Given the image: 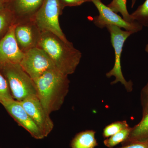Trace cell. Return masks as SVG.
Listing matches in <instances>:
<instances>
[{"label":"cell","mask_w":148,"mask_h":148,"mask_svg":"<svg viewBox=\"0 0 148 148\" xmlns=\"http://www.w3.org/2000/svg\"><path fill=\"white\" fill-rule=\"evenodd\" d=\"M106 28L110 33L111 42L114 48L115 53L114 64L113 68L106 74V77L110 78L113 76L115 79L111 84L114 85L120 82L124 86L127 92H130L133 90V83L131 80L127 81L123 77L121 66V56L123 48L125 41L133 32L121 29V28L114 25H109Z\"/></svg>","instance_id":"obj_5"},{"label":"cell","mask_w":148,"mask_h":148,"mask_svg":"<svg viewBox=\"0 0 148 148\" xmlns=\"http://www.w3.org/2000/svg\"><path fill=\"white\" fill-rule=\"evenodd\" d=\"M127 0H112L108 6L115 13L121 14L123 18L127 22L133 23V21L131 15L129 14L126 7Z\"/></svg>","instance_id":"obj_17"},{"label":"cell","mask_w":148,"mask_h":148,"mask_svg":"<svg viewBox=\"0 0 148 148\" xmlns=\"http://www.w3.org/2000/svg\"><path fill=\"white\" fill-rule=\"evenodd\" d=\"M2 106L14 120L27 130L32 137L37 140L45 138L20 102L13 99L3 103Z\"/></svg>","instance_id":"obj_9"},{"label":"cell","mask_w":148,"mask_h":148,"mask_svg":"<svg viewBox=\"0 0 148 148\" xmlns=\"http://www.w3.org/2000/svg\"><path fill=\"white\" fill-rule=\"evenodd\" d=\"M64 8L65 6H76L84 3L90 2L89 0H61Z\"/></svg>","instance_id":"obj_22"},{"label":"cell","mask_w":148,"mask_h":148,"mask_svg":"<svg viewBox=\"0 0 148 148\" xmlns=\"http://www.w3.org/2000/svg\"><path fill=\"white\" fill-rule=\"evenodd\" d=\"M13 99L7 80L3 75L0 73V103L2 105Z\"/></svg>","instance_id":"obj_20"},{"label":"cell","mask_w":148,"mask_h":148,"mask_svg":"<svg viewBox=\"0 0 148 148\" xmlns=\"http://www.w3.org/2000/svg\"><path fill=\"white\" fill-rule=\"evenodd\" d=\"M5 0H0V11L4 9Z\"/></svg>","instance_id":"obj_24"},{"label":"cell","mask_w":148,"mask_h":148,"mask_svg":"<svg viewBox=\"0 0 148 148\" xmlns=\"http://www.w3.org/2000/svg\"><path fill=\"white\" fill-rule=\"evenodd\" d=\"M63 9L61 0H44L32 19L41 32H50L68 42L59 24Z\"/></svg>","instance_id":"obj_4"},{"label":"cell","mask_w":148,"mask_h":148,"mask_svg":"<svg viewBox=\"0 0 148 148\" xmlns=\"http://www.w3.org/2000/svg\"><path fill=\"white\" fill-rule=\"evenodd\" d=\"M147 148H148V143H147Z\"/></svg>","instance_id":"obj_27"},{"label":"cell","mask_w":148,"mask_h":148,"mask_svg":"<svg viewBox=\"0 0 148 148\" xmlns=\"http://www.w3.org/2000/svg\"><path fill=\"white\" fill-rule=\"evenodd\" d=\"M137 1V0H132V5H131V7H133V6L135 5V3H136V1Z\"/></svg>","instance_id":"obj_25"},{"label":"cell","mask_w":148,"mask_h":148,"mask_svg":"<svg viewBox=\"0 0 148 148\" xmlns=\"http://www.w3.org/2000/svg\"><path fill=\"white\" fill-rule=\"evenodd\" d=\"M15 24V18L12 12L4 9L0 11V38L4 36L10 28Z\"/></svg>","instance_id":"obj_15"},{"label":"cell","mask_w":148,"mask_h":148,"mask_svg":"<svg viewBox=\"0 0 148 148\" xmlns=\"http://www.w3.org/2000/svg\"><path fill=\"white\" fill-rule=\"evenodd\" d=\"M95 133L93 130H86L77 133L71 142V148H95L98 145Z\"/></svg>","instance_id":"obj_14"},{"label":"cell","mask_w":148,"mask_h":148,"mask_svg":"<svg viewBox=\"0 0 148 148\" xmlns=\"http://www.w3.org/2000/svg\"><path fill=\"white\" fill-rule=\"evenodd\" d=\"M15 24L9 29L0 40V66L8 64H20L24 53L18 47L14 34Z\"/></svg>","instance_id":"obj_11"},{"label":"cell","mask_w":148,"mask_h":148,"mask_svg":"<svg viewBox=\"0 0 148 148\" xmlns=\"http://www.w3.org/2000/svg\"><path fill=\"white\" fill-rule=\"evenodd\" d=\"M33 80L37 96L48 113L50 114L61 108L69 92L68 75L54 69Z\"/></svg>","instance_id":"obj_2"},{"label":"cell","mask_w":148,"mask_h":148,"mask_svg":"<svg viewBox=\"0 0 148 148\" xmlns=\"http://www.w3.org/2000/svg\"><path fill=\"white\" fill-rule=\"evenodd\" d=\"M145 50L146 52L148 53V44H147V45H146L145 49Z\"/></svg>","instance_id":"obj_26"},{"label":"cell","mask_w":148,"mask_h":148,"mask_svg":"<svg viewBox=\"0 0 148 148\" xmlns=\"http://www.w3.org/2000/svg\"><path fill=\"white\" fill-rule=\"evenodd\" d=\"M44 0H12L15 24L32 19Z\"/></svg>","instance_id":"obj_12"},{"label":"cell","mask_w":148,"mask_h":148,"mask_svg":"<svg viewBox=\"0 0 148 148\" xmlns=\"http://www.w3.org/2000/svg\"><path fill=\"white\" fill-rule=\"evenodd\" d=\"M19 102L45 137H47L53 130L54 125L50 114L43 107L38 96H31Z\"/></svg>","instance_id":"obj_8"},{"label":"cell","mask_w":148,"mask_h":148,"mask_svg":"<svg viewBox=\"0 0 148 148\" xmlns=\"http://www.w3.org/2000/svg\"><path fill=\"white\" fill-rule=\"evenodd\" d=\"M132 127H127L121 130L104 141L105 145L109 148H113L119 144L124 142L128 138Z\"/></svg>","instance_id":"obj_18"},{"label":"cell","mask_w":148,"mask_h":148,"mask_svg":"<svg viewBox=\"0 0 148 148\" xmlns=\"http://www.w3.org/2000/svg\"><path fill=\"white\" fill-rule=\"evenodd\" d=\"M89 1L94 4L99 12V15L93 18V23L96 27L103 29L109 25H114L134 33H138L143 29V26L136 21L129 23L125 21L108 6L103 4L101 0Z\"/></svg>","instance_id":"obj_7"},{"label":"cell","mask_w":148,"mask_h":148,"mask_svg":"<svg viewBox=\"0 0 148 148\" xmlns=\"http://www.w3.org/2000/svg\"><path fill=\"white\" fill-rule=\"evenodd\" d=\"M41 32L33 19L15 24L14 34L19 48L23 52L38 47Z\"/></svg>","instance_id":"obj_10"},{"label":"cell","mask_w":148,"mask_h":148,"mask_svg":"<svg viewBox=\"0 0 148 148\" xmlns=\"http://www.w3.org/2000/svg\"><path fill=\"white\" fill-rule=\"evenodd\" d=\"M19 64L33 80L41 76L49 70L56 69L46 53L38 47L32 48L24 52Z\"/></svg>","instance_id":"obj_6"},{"label":"cell","mask_w":148,"mask_h":148,"mask_svg":"<svg viewBox=\"0 0 148 148\" xmlns=\"http://www.w3.org/2000/svg\"><path fill=\"white\" fill-rule=\"evenodd\" d=\"M130 15L133 21L138 22L143 27L148 28V0H146Z\"/></svg>","instance_id":"obj_16"},{"label":"cell","mask_w":148,"mask_h":148,"mask_svg":"<svg viewBox=\"0 0 148 148\" xmlns=\"http://www.w3.org/2000/svg\"><path fill=\"white\" fill-rule=\"evenodd\" d=\"M129 127V125L127 124L126 121L114 122L107 125L103 129V138H110L111 136L116 134L122 130Z\"/></svg>","instance_id":"obj_19"},{"label":"cell","mask_w":148,"mask_h":148,"mask_svg":"<svg viewBox=\"0 0 148 148\" xmlns=\"http://www.w3.org/2000/svg\"><path fill=\"white\" fill-rule=\"evenodd\" d=\"M0 68L7 80L14 100L21 102L31 96H37L34 80L23 70L20 64H5L1 65Z\"/></svg>","instance_id":"obj_3"},{"label":"cell","mask_w":148,"mask_h":148,"mask_svg":"<svg viewBox=\"0 0 148 148\" xmlns=\"http://www.w3.org/2000/svg\"><path fill=\"white\" fill-rule=\"evenodd\" d=\"M134 143H148V111L143 114L140 122L132 127L128 138L121 144L125 146Z\"/></svg>","instance_id":"obj_13"},{"label":"cell","mask_w":148,"mask_h":148,"mask_svg":"<svg viewBox=\"0 0 148 148\" xmlns=\"http://www.w3.org/2000/svg\"><path fill=\"white\" fill-rule=\"evenodd\" d=\"M140 101L143 114L148 111V82L141 90Z\"/></svg>","instance_id":"obj_21"},{"label":"cell","mask_w":148,"mask_h":148,"mask_svg":"<svg viewBox=\"0 0 148 148\" xmlns=\"http://www.w3.org/2000/svg\"><path fill=\"white\" fill-rule=\"evenodd\" d=\"M117 148H147V143H134Z\"/></svg>","instance_id":"obj_23"},{"label":"cell","mask_w":148,"mask_h":148,"mask_svg":"<svg viewBox=\"0 0 148 148\" xmlns=\"http://www.w3.org/2000/svg\"></svg>","instance_id":"obj_28"},{"label":"cell","mask_w":148,"mask_h":148,"mask_svg":"<svg viewBox=\"0 0 148 148\" xmlns=\"http://www.w3.org/2000/svg\"><path fill=\"white\" fill-rule=\"evenodd\" d=\"M38 47L46 53L56 69L67 75L75 73L82 56L72 42L64 41L50 32H41Z\"/></svg>","instance_id":"obj_1"}]
</instances>
